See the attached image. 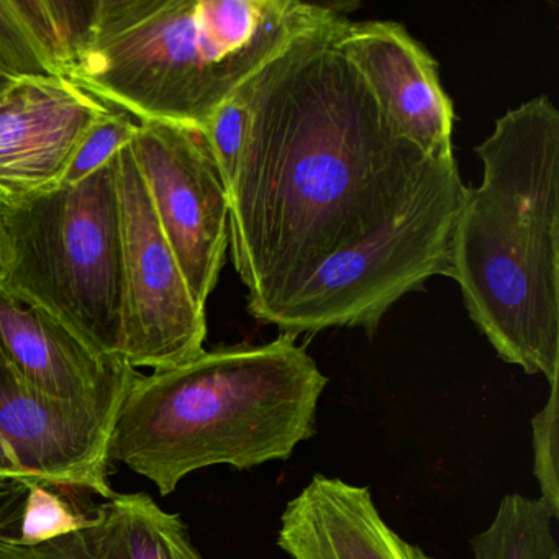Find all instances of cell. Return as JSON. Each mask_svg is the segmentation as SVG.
Instances as JSON below:
<instances>
[{"label":"cell","instance_id":"1","mask_svg":"<svg viewBox=\"0 0 559 559\" xmlns=\"http://www.w3.org/2000/svg\"><path fill=\"white\" fill-rule=\"evenodd\" d=\"M343 19L290 41L240 90L228 247L248 312L286 335L374 332L402 297L448 276L466 198L456 158L404 139L340 53Z\"/></svg>","mask_w":559,"mask_h":559},{"label":"cell","instance_id":"2","mask_svg":"<svg viewBox=\"0 0 559 559\" xmlns=\"http://www.w3.org/2000/svg\"><path fill=\"white\" fill-rule=\"evenodd\" d=\"M448 277L500 359L559 381V110L536 96L476 146Z\"/></svg>","mask_w":559,"mask_h":559},{"label":"cell","instance_id":"3","mask_svg":"<svg viewBox=\"0 0 559 559\" xmlns=\"http://www.w3.org/2000/svg\"><path fill=\"white\" fill-rule=\"evenodd\" d=\"M329 379L297 336L202 352L133 379L109 438L122 463L169 496L212 466L253 469L286 461L316 435Z\"/></svg>","mask_w":559,"mask_h":559},{"label":"cell","instance_id":"4","mask_svg":"<svg viewBox=\"0 0 559 559\" xmlns=\"http://www.w3.org/2000/svg\"><path fill=\"white\" fill-rule=\"evenodd\" d=\"M349 5L304 0H97L67 80L139 122L204 132L214 114L300 35Z\"/></svg>","mask_w":559,"mask_h":559},{"label":"cell","instance_id":"5","mask_svg":"<svg viewBox=\"0 0 559 559\" xmlns=\"http://www.w3.org/2000/svg\"><path fill=\"white\" fill-rule=\"evenodd\" d=\"M117 159L78 185L4 199L0 211V289L110 359H122L123 326Z\"/></svg>","mask_w":559,"mask_h":559},{"label":"cell","instance_id":"6","mask_svg":"<svg viewBox=\"0 0 559 559\" xmlns=\"http://www.w3.org/2000/svg\"><path fill=\"white\" fill-rule=\"evenodd\" d=\"M122 237V359L139 371L175 368L204 352L207 320L153 211L130 145L117 159Z\"/></svg>","mask_w":559,"mask_h":559},{"label":"cell","instance_id":"7","mask_svg":"<svg viewBox=\"0 0 559 559\" xmlns=\"http://www.w3.org/2000/svg\"><path fill=\"white\" fill-rule=\"evenodd\" d=\"M153 211L195 302L205 309L228 250V189L201 129L145 120L130 143Z\"/></svg>","mask_w":559,"mask_h":559},{"label":"cell","instance_id":"8","mask_svg":"<svg viewBox=\"0 0 559 559\" xmlns=\"http://www.w3.org/2000/svg\"><path fill=\"white\" fill-rule=\"evenodd\" d=\"M116 417L38 394L0 356V480L110 499Z\"/></svg>","mask_w":559,"mask_h":559},{"label":"cell","instance_id":"9","mask_svg":"<svg viewBox=\"0 0 559 559\" xmlns=\"http://www.w3.org/2000/svg\"><path fill=\"white\" fill-rule=\"evenodd\" d=\"M335 44L404 139L430 158H454L453 103L441 86L437 61L404 25L343 19Z\"/></svg>","mask_w":559,"mask_h":559},{"label":"cell","instance_id":"10","mask_svg":"<svg viewBox=\"0 0 559 559\" xmlns=\"http://www.w3.org/2000/svg\"><path fill=\"white\" fill-rule=\"evenodd\" d=\"M116 107L67 78H24L0 94V194L60 185L86 133Z\"/></svg>","mask_w":559,"mask_h":559},{"label":"cell","instance_id":"11","mask_svg":"<svg viewBox=\"0 0 559 559\" xmlns=\"http://www.w3.org/2000/svg\"><path fill=\"white\" fill-rule=\"evenodd\" d=\"M0 356L45 397L119 412L139 371L104 358L44 310L0 289Z\"/></svg>","mask_w":559,"mask_h":559},{"label":"cell","instance_id":"12","mask_svg":"<svg viewBox=\"0 0 559 559\" xmlns=\"http://www.w3.org/2000/svg\"><path fill=\"white\" fill-rule=\"evenodd\" d=\"M277 546L290 559H431L389 526L369 487L322 474L287 502Z\"/></svg>","mask_w":559,"mask_h":559},{"label":"cell","instance_id":"13","mask_svg":"<svg viewBox=\"0 0 559 559\" xmlns=\"http://www.w3.org/2000/svg\"><path fill=\"white\" fill-rule=\"evenodd\" d=\"M186 525L148 493H114L94 510L86 528L100 559H176V542Z\"/></svg>","mask_w":559,"mask_h":559},{"label":"cell","instance_id":"14","mask_svg":"<svg viewBox=\"0 0 559 559\" xmlns=\"http://www.w3.org/2000/svg\"><path fill=\"white\" fill-rule=\"evenodd\" d=\"M551 515L539 499L507 493L473 542V559H559Z\"/></svg>","mask_w":559,"mask_h":559},{"label":"cell","instance_id":"15","mask_svg":"<svg viewBox=\"0 0 559 559\" xmlns=\"http://www.w3.org/2000/svg\"><path fill=\"white\" fill-rule=\"evenodd\" d=\"M55 76L64 78L83 47L97 0H15Z\"/></svg>","mask_w":559,"mask_h":559},{"label":"cell","instance_id":"16","mask_svg":"<svg viewBox=\"0 0 559 559\" xmlns=\"http://www.w3.org/2000/svg\"><path fill=\"white\" fill-rule=\"evenodd\" d=\"M94 522L91 515L71 506L68 493L41 484H31L22 507L19 543L27 546L41 545L80 530L90 528Z\"/></svg>","mask_w":559,"mask_h":559},{"label":"cell","instance_id":"17","mask_svg":"<svg viewBox=\"0 0 559 559\" xmlns=\"http://www.w3.org/2000/svg\"><path fill=\"white\" fill-rule=\"evenodd\" d=\"M139 120L116 109L100 119L78 146L60 185L73 186L93 176L132 143Z\"/></svg>","mask_w":559,"mask_h":559},{"label":"cell","instance_id":"18","mask_svg":"<svg viewBox=\"0 0 559 559\" xmlns=\"http://www.w3.org/2000/svg\"><path fill=\"white\" fill-rule=\"evenodd\" d=\"M559 381L549 384L548 401L532 418L533 474L538 497L555 519L559 516Z\"/></svg>","mask_w":559,"mask_h":559},{"label":"cell","instance_id":"19","mask_svg":"<svg viewBox=\"0 0 559 559\" xmlns=\"http://www.w3.org/2000/svg\"><path fill=\"white\" fill-rule=\"evenodd\" d=\"M0 70L12 80L58 78L28 31L15 0H0Z\"/></svg>","mask_w":559,"mask_h":559},{"label":"cell","instance_id":"20","mask_svg":"<svg viewBox=\"0 0 559 559\" xmlns=\"http://www.w3.org/2000/svg\"><path fill=\"white\" fill-rule=\"evenodd\" d=\"M247 100L238 91L214 114L207 129L204 130L227 189L234 179L235 168L240 158L245 133H247Z\"/></svg>","mask_w":559,"mask_h":559},{"label":"cell","instance_id":"21","mask_svg":"<svg viewBox=\"0 0 559 559\" xmlns=\"http://www.w3.org/2000/svg\"><path fill=\"white\" fill-rule=\"evenodd\" d=\"M0 559H100L86 528L41 545L27 546L15 536H0Z\"/></svg>","mask_w":559,"mask_h":559},{"label":"cell","instance_id":"22","mask_svg":"<svg viewBox=\"0 0 559 559\" xmlns=\"http://www.w3.org/2000/svg\"><path fill=\"white\" fill-rule=\"evenodd\" d=\"M27 490L25 484L0 480V536H15L11 530L21 525Z\"/></svg>","mask_w":559,"mask_h":559},{"label":"cell","instance_id":"23","mask_svg":"<svg viewBox=\"0 0 559 559\" xmlns=\"http://www.w3.org/2000/svg\"><path fill=\"white\" fill-rule=\"evenodd\" d=\"M176 559H204L189 538L188 530L179 535L176 542Z\"/></svg>","mask_w":559,"mask_h":559},{"label":"cell","instance_id":"24","mask_svg":"<svg viewBox=\"0 0 559 559\" xmlns=\"http://www.w3.org/2000/svg\"><path fill=\"white\" fill-rule=\"evenodd\" d=\"M14 81L15 80H11V78L0 76V94L4 93V91L8 90Z\"/></svg>","mask_w":559,"mask_h":559},{"label":"cell","instance_id":"25","mask_svg":"<svg viewBox=\"0 0 559 559\" xmlns=\"http://www.w3.org/2000/svg\"><path fill=\"white\" fill-rule=\"evenodd\" d=\"M2 202H4V198H2V194H0V211H2Z\"/></svg>","mask_w":559,"mask_h":559},{"label":"cell","instance_id":"26","mask_svg":"<svg viewBox=\"0 0 559 559\" xmlns=\"http://www.w3.org/2000/svg\"><path fill=\"white\" fill-rule=\"evenodd\" d=\"M0 76L9 78L8 74L4 73V71L0 70ZM12 80V78H11Z\"/></svg>","mask_w":559,"mask_h":559}]
</instances>
